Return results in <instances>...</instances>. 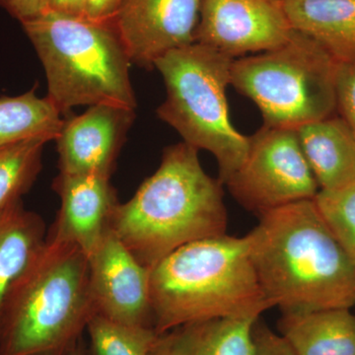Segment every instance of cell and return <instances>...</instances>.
Segmentation results:
<instances>
[{"instance_id": "obj_1", "label": "cell", "mask_w": 355, "mask_h": 355, "mask_svg": "<svg viewBox=\"0 0 355 355\" xmlns=\"http://www.w3.org/2000/svg\"><path fill=\"white\" fill-rule=\"evenodd\" d=\"M268 302L282 314L355 306V270L314 200L259 216L246 235Z\"/></svg>"}, {"instance_id": "obj_2", "label": "cell", "mask_w": 355, "mask_h": 355, "mask_svg": "<svg viewBox=\"0 0 355 355\" xmlns=\"http://www.w3.org/2000/svg\"><path fill=\"white\" fill-rule=\"evenodd\" d=\"M223 184L203 170L186 142L168 147L155 173L118 203L112 231L146 268L189 243L226 234Z\"/></svg>"}, {"instance_id": "obj_3", "label": "cell", "mask_w": 355, "mask_h": 355, "mask_svg": "<svg viewBox=\"0 0 355 355\" xmlns=\"http://www.w3.org/2000/svg\"><path fill=\"white\" fill-rule=\"evenodd\" d=\"M153 327L163 334L214 319H260L272 309L257 277L246 236L189 243L149 275Z\"/></svg>"}, {"instance_id": "obj_4", "label": "cell", "mask_w": 355, "mask_h": 355, "mask_svg": "<svg viewBox=\"0 0 355 355\" xmlns=\"http://www.w3.org/2000/svg\"><path fill=\"white\" fill-rule=\"evenodd\" d=\"M95 314L87 254L46 234L0 309V355H67Z\"/></svg>"}, {"instance_id": "obj_5", "label": "cell", "mask_w": 355, "mask_h": 355, "mask_svg": "<svg viewBox=\"0 0 355 355\" xmlns=\"http://www.w3.org/2000/svg\"><path fill=\"white\" fill-rule=\"evenodd\" d=\"M21 25L46 72V98L62 114L94 105L137 108L132 62L113 22L43 11Z\"/></svg>"}, {"instance_id": "obj_6", "label": "cell", "mask_w": 355, "mask_h": 355, "mask_svg": "<svg viewBox=\"0 0 355 355\" xmlns=\"http://www.w3.org/2000/svg\"><path fill=\"white\" fill-rule=\"evenodd\" d=\"M233 62L196 42L169 51L154 64L166 87L159 119L187 144L216 157L223 184L242 165L250 146L249 137L238 132L229 116L226 89L231 85Z\"/></svg>"}, {"instance_id": "obj_7", "label": "cell", "mask_w": 355, "mask_h": 355, "mask_svg": "<svg viewBox=\"0 0 355 355\" xmlns=\"http://www.w3.org/2000/svg\"><path fill=\"white\" fill-rule=\"evenodd\" d=\"M338 65L316 41L293 29L282 46L236 58L231 85L258 106L266 127L297 130L336 114Z\"/></svg>"}, {"instance_id": "obj_8", "label": "cell", "mask_w": 355, "mask_h": 355, "mask_svg": "<svg viewBox=\"0 0 355 355\" xmlns=\"http://www.w3.org/2000/svg\"><path fill=\"white\" fill-rule=\"evenodd\" d=\"M246 158L226 183L236 202L254 216L305 200L320 188L297 130L263 125L249 137Z\"/></svg>"}, {"instance_id": "obj_9", "label": "cell", "mask_w": 355, "mask_h": 355, "mask_svg": "<svg viewBox=\"0 0 355 355\" xmlns=\"http://www.w3.org/2000/svg\"><path fill=\"white\" fill-rule=\"evenodd\" d=\"M292 32L282 1L202 0L196 42L236 60L277 48Z\"/></svg>"}, {"instance_id": "obj_10", "label": "cell", "mask_w": 355, "mask_h": 355, "mask_svg": "<svg viewBox=\"0 0 355 355\" xmlns=\"http://www.w3.org/2000/svg\"><path fill=\"white\" fill-rule=\"evenodd\" d=\"M202 0H121L113 23L130 62L151 69L169 51L196 43Z\"/></svg>"}, {"instance_id": "obj_11", "label": "cell", "mask_w": 355, "mask_h": 355, "mask_svg": "<svg viewBox=\"0 0 355 355\" xmlns=\"http://www.w3.org/2000/svg\"><path fill=\"white\" fill-rule=\"evenodd\" d=\"M88 261L89 286L95 314L123 324L153 327L150 270L135 258L112 229Z\"/></svg>"}, {"instance_id": "obj_12", "label": "cell", "mask_w": 355, "mask_h": 355, "mask_svg": "<svg viewBox=\"0 0 355 355\" xmlns=\"http://www.w3.org/2000/svg\"><path fill=\"white\" fill-rule=\"evenodd\" d=\"M135 110L94 105L79 116L64 120L55 141L60 173L111 176Z\"/></svg>"}, {"instance_id": "obj_13", "label": "cell", "mask_w": 355, "mask_h": 355, "mask_svg": "<svg viewBox=\"0 0 355 355\" xmlns=\"http://www.w3.org/2000/svg\"><path fill=\"white\" fill-rule=\"evenodd\" d=\"M110 178L60 173L53 188L60 207L48 235L70 243L90 256L111 229L112 216L119 203Z\"/></svg>"}, {"instance_id": "obj_14", "label": "cell", "mask_w": 355, "mask_h": 355, "mask_svg": "<svg viewBox=\"0 0 355 355\" xmlns=\"http://www.w3.org/2000/svg\"><path fill=\"white\" fill-rule=\"evenodd\" d=\"M297 135L320 191L355 184V139L340 116L306 123Z\"/></svg>"}, {"instance_id": "obj_15", "label": "cell", "mask_w": 355, "mask_h": 355, "mask_svg": "<svg viewBox=\"0 0 355 355\" xmlns=\"http://www.w3.org/2000/svg\"><path fill=\"white\" fill-rule=\"evenodd\" d=\"M258 320L214 319L183 324L159 334L149 355H254Z\"/></svg>"}, {"instance_id": "obj_16", "label": "cell", "mask_w": 355, "mask_h": 355, "mask_svg": "<svg viewBox=\"0 0 355 355\" xmlns=\"http://www.w3.org/2000/svg\"><path fill=\"white\" fill-rule=\"evenodd\" d=\"M292 29L328 51L338 64H355V0H282Z\"/></svg>"}, {"instance_id": "obj_17", "label": "cell", "mask_w": 355, "mask_h": 355, "mask_svg": "<svg viewBox=\"0 0 355 355\" xmlns=\"http://www.w3.org/2000/svg\"><path fill=\"white\" fill-rule=\"evenodd\" d=\"M279 328L294 355H355V315L349 308L282 314Z\"/></svg>"}, {"instance_id": "obj_18", "label": "cell", "mask_w": 355, "mask_h": 355, "mask_svg": "<svg viewBox=\"0 0 355 355\" xmlns=\"http://www.w3.org/2000/svg\"><path fill=\"white\" fill-rule=\"evenodd\" d=\"M46 226L22 200L0 209V309L7 291L46 240Z\"/></svg>"}, {"instance_id": "obj_19", "label": "cell", "mask_w": 355, "mask_h": 355, "mask_svg": "<svg viewBox=\"0 0 355 355\" xmlns=\"http://www.w3.org/2000/svg\"><path fill=\"white\" fill-rule=\"evenodd\" d=\"M64 119L48 98L35 88L16 97L0 98V150L33 139L55 140Z\"/></svg>"}, {"instance_id": "obj_20", "label": "cell", "mask_w": 355, "mask_h": 355, "mask_svg": "<svg viewBox=\"0 0 355 355\" xmlns=\"http://www.w3.org/2000/svg\"><path fill=\"white\" fill-rule=\"evenodd\" d=\"M46 140L33 139L0 150V209L22 200L42 167Z\"/></svg>"}, {"instance_id": "obj_21", "label": "cell", "mask_w": 355, "mask_h": 355, "mask_svg": "<svg viewBox=\"0 0 355 355\" xmlns=\"http://www.w3.org/2000/svg\"><path fill=\"white\" fill-rule=\"evenodd\" d=\"M93 355H149L158 334L153 327L133 326L94 314L86 327Z\"/></svg>"}, {"instance_id": "obj_22", "label": "cell", "mask_w": 355, "mask_h": 355, "mask_svg": "<svg viewBox=\"0 0 355 355\" xmlns=\"http://www.w3.org/2000/svg\"><path fill=\"white\" fill-rule=\"evenodd\" d=\"M314 200L355 270V184L319 191Z\"/></svg>"}, {"instance_id": "obj_23", "label": "cell", "mask_w": 355, "mask_h": 355, "mask_svg": "<svg viewBox=\"0 0 355 355\" xmlns=\"http://www.w3.org/2000/svg\"><path fill=\"white\" fill-rule=\"evenodd\" d=\"M336 113L355 139V64H338L336 79Z\"/></svg>"}, {"instance_id": "obj_24", "label": "cell", "mask_w": 355, "mask_h": 355, "mask_svg": "<svg viewBox=\"0 0 355 355\" xmlns=\"http://www.w3.org/2000/svg\"><path fill=\"white\" fill-rule=\"evenodd\" d=\"M254 355H294L286 340L266 324H261L260 319L254 323Z\"/></svg>"}, {"instance_id": "obj_25", "label": "cell", "mask_w": 355, "mask_h": 355, "mask_svg": "<svg viewBox=\"0 0 355 355\" xmlns=\"http://www.w3.org/2000/svg\"><path fill=\"white\" fill-rule=\"evenodd\" d=\"M42 2L43 0H0V6L22 23L41 12Z\"/></svg>"}, {"instance_id": "obj_26", "label": "cell", "mask_w": 355, "mask_h": 355, "mask_svg": "<svg viewBox=\"0 0 355 355\" xmlns=\"http://www.w3.org/2000/svg\"><path fill=\"white\" fill-rule=\"evenodd\" d=\"M89 0H43L42 10L64 14L74 17H85Z\"/></svg>"}, {"instance_id": "obj_27", "label": "cell", "mask_w": 355, "mask_h": 355, "mask_svg": "<svg viewBox=\"0 0 355 355\" xmlns=\"http://www.w3.org/2000/svg\"><path fill=\"white\" fill-rule=\"evenodd\" d=\"M121 0H89L85 18L95 22H113Z\"/></svg>"}, {"instance_id": "obj_28", "label": "cell", "mask_w": 355, "mask_h": 355, "mask_svg": "<svg viewBox=\"0 0 355 355\" xmlns=\"http://www.w3.org/2000/svg\"><path fill=\"white\" fill-rule=\"evenodd\" d=\"M67 355H83V354H81L80 350H79L78 345H76V347H74L73 349L70 350Z\"/></svg>"}, {"instance_id": "obj_29", "label": "cell", "mask_w": 355, "mask_h": 355, "mask_svg": "<svg viewBox=\"0 0 355 355\" xmlns=\"http://www.w3.org/2000/svg\"><path fill=\"white\" fill-rule=\"evenodd\" d=\"M277 1H282V0H277Z\"/></svg>"}]
</instances>
